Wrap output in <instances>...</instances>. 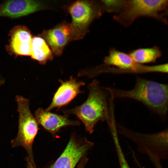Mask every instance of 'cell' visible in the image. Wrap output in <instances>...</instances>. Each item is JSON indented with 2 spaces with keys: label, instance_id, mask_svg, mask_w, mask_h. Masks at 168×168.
Masks as SVG:
<instances>
[{
  "label": "cell",
  "instance_id": "cell-1",
  "mask_svg": "<svg viewBox=\"0 0 168 168\" xmlns=\"http://www.w3.org/2000/svg\"><path fill=\"white\" fill-rule=\"evenodd\" d=\"M112 97L138 100L163 118L166 117L168 100V85L138 77L133 88L124 90L106 87Z\"/></svg>",
  "mask_w": 168,
  "mask_h": 168
},
{
  "label": "cell",
  "instance_id": "cell-2",
  "mask_svg": "<svg viewBox=\"0 0 168 168\" xmlns=\"http://www.w3.org/2000/svg\"><path fill=\"white\" fill-rule=\"evenodd\" d=\"M88 97L81 105L74 108L63 110L68 115L76 116L84 124L86 129L92 133L96 124L99 121L111 119L107 100L109 93L105 87H102L96 79L93 80L87 87Z\"/></svg>",
  "mask_w": 168,
  "mask_h": 168
},
{
  "label": "cell",
  "instance_id": "cell-3",
  "mask_svg": "<svg viewBox=\"0 0 168 168\" xmlns=\"http://www.w3.org/2000/svg\"><path fill=\"white\" fill-rule=\"evenodd\" d=\"M168 4V0H125L123 8L113 19L126 27L141 17L154 18L166 24Z\"/></svg>",
  "mask_w": 168,
  "mask_h": 168
},
{
  "label": "cell",
  "instance_id": "cell-4",
  "mask_svg": "<svg viewBox=\"0 0 168 168\" xmlns=\"http://www.w3.org/2000/svg\"><path fill=\"white\" fill-rule=\"evenodd\" d=\"M117 132L135 142L139 152L147 154L152 159L158 161L166 159L168 154V130L153 134L133 132L117 125Z\"/></svg>",
  "mask_w": 168,
  "mask_h": 168
},
{
  "label": "cell",
  "instance_id": "cell-5",
  "mask_svg": "<svg viewBox=\"0 0 168 168\" xmlns=\"http://www.w3.org/2000/svg\"><path fill=\"white\" fill-rule=\"evenodd\" d=\"M68 10L71 16L72 40L82 39L91 23L105 11L100 1L78 0L71 3Z\"/></svg>",
  "mask_w": 168,
  "mask_h": 168
},
{
  "label": "cell",
  "instance_id": "cell-6",
  "mask_svg": "<svg viewBox=\"0 0 168 168\" xmlns=\"http://www.w3.org/2000/svg\"><path fill=\"white\" fill-rule=\"evenodd\" d=\"M15 98L19 115L18 131L12 144L13 147H23L28 152L29 159L34 161L32 147L39 130L38 124L30 110L29 100L19 95Z\"/></svg>",
  "mask_w": 168,
  "mask_h": 168
},
{
  "label": "cell",
  "instance_id": "cell-7",
  "mask_svg": "<svg viewBox=\"0 0 168 168\" xmlns=\"http://www.w3.org/2000/svg\"><path fill=\"white\" fill-rule=\"evenodd\" d=\"M105 65L114 66L121 70L130 71L133 72H164L163 64L148 66L140 64L134 61L130 55L124 52L112 48L104 59Z\"/></svg>",
  "mask_w": 168,
  "mask_h": 168
},
{
  "label": "cell",
  "instance_id": "cell-8",
  "mask_svg": "<svg viewBox=\"0 0 168 168\" xmlns=\"http://www.w3.org/2000/svg\"><path fill=\"white\" fill-rule=\"evenodd\" d=\"M39 35L44 40L53 54L60 56L67 45L72 40L70 23L62 22L50 29L44 30Z\"/></svg>",
  "mask_w": 168,
  "mask_h": 168
},
{
  "label": "cell",
  "instance_id": "cell-9",
  "mask_svg": "<svg viewBox=\"0 0 168 168\" xmlns=\"http://www.w3.org/2000/svg\"><path fill=\"white\" fill-rule=\"evenodd\" d=\"M9 36L6 49L10 55L16 57L30 56L33 36L27 27L21 25L15 26L9 31Z\"/></svg>",
  "mask_w": 168,
  "mask_h": 168
},
{
  "label": "cell",
  "instance_id": "cell-10",
  "mask_svg": "<svg viewBox=\"0 0 168 168\" xmlns=\"http://www.w3.org/2000/svg\"><path fill=\"white\" fill-rule=\"evenodd\" d=\"M92 144L86 140L79 141L72 138L63 152L50 168H74Z\"/></svg>",
  "mask_w": 168,
  "mask_h": 168
},
{
  "label": "cell",
  "instance_id": "cell-11",
  "mask_svg": "<svg viewBox=\"0 0 168 168\" xmlns=\"http://www.w3.org/2000/svg\"><path fill=\"white\" fill-rule=\"evenodd\" d=\"M46 8L44 3L41 1H6L0 4V16L16 18L29 15Z\"/></svg>",
  "mask_w": 168,
  "mask_h": 168
},
{
  "label": "cell",
  "instance_id": "cell-12",
  "mask_svg": "<svg viewBox=\"0 0 168 168\" xmlns=\"http://www.w3.org/2000/svg\"><path fill=\"white\" fill-rule=\"evenodd\" d=\"M59 81L60 86L54 94L51 104L45 109L47 111H51L54 109L59 108L69 104L82 92L81 87L85 84L83 82L78 81L72 76L69 80Z\"/></svg>",
  "mask_w": 168,
  "mask_h": 168
},
{
  "label": "cell",
  "instance_id": "cell-13",
  "mask_svg": "<svg viewBox=\"0 0 168 168\" xmlns=\"http://www.w3.org/2000/svg\"><path fill=\"white\" fill-rule=\"evenodd\" d=\"M34 116L38 124L53 134L63 127L80 124L77 121L69 119L68 115L53 113L41 108L36 110Z\"/></svg>",
  "mask_w": 168,
  "mask_h": 168
},
{
  "label": "cell",
  "instance_id": "cell-14",
  "mask_svg": "<svg viewBox=\"0 0 168 168\" xmlns=\"http://www.w3.org/2000/svg\"><path fill=\"white\" fill-rule=\"evenodd\" d=\"M53 54L49 46L42 37L39 36L33 37L31 45L30 56L31 59L44 65L53 58Z\"/></svg>",
  "mask_w": 168,
  "mask_h": 168
},
{
  "label": "cell",
  "instance_id": "cell-15",
  "mask_svg": "<svg viewBox=\"0 0 168 168\" xmlns=\"http://www.w3.org/2000/svg\"><path fill=\"white\" fill-rule=\"evenodd\" d=\"M129 54L137 63L140 64L154 63L162 55L160 49L154 46L141 48L131 51Z\"/></svg>",
  "mask_w": 168,
  "mask_h": 168
},
{
  "label": "cell",
  "instance_id": "cell-16",
  "mask_svg": "<svg viewBox=\"0 0 168 168\" xmlns=\"http://www.w3.org/2000/svg\"><path fill=\"white\" fill-rule=\"evenodd\" d=\"M125 0H107L100 1L104 10L108 12L117 13L123 8Z\"/></svg>",
  "mask_w": 168,
  "mask_h": 168
},
{
  "label": "cell",
  "instance_id": "cell-17",
  "mask_svg": "<svg viewBox=\"0 0 168 168\" xmlns=\"http://www.w3.org/2000/svg\"><path fill=\"white\" fill-rule=\"evenodd\" d=\"M113 140L116 151L120 168H130L122 150L119 138H115Z\"/></svg>",
  "mask_w": 168,
  "mask_h": 168
},
{
  "label": "cell",
  "instance_id": "cell-18",
  "mask_svg": "<svg viewBox=\"0 0 168 168\" xmlns=\"http://www.w3.org/2000/svg\"><path fill=\"white\" fill-rule=\"evenodd\" d=\"M87 161L88 159L86 157H83V156L82 158V160L79 163L77 168H84Z\"/></svg>",
  "mask_w": 168,
  "mask_h": 168
},
{
  "label": "cell",
  "instance_id": "cell-19",
  "mask_svg": "<svg viewBox=\"0 0 168 168\" xmlns=\"http://www.w3.org/2000/svg\"><path fill=\"white\" fill-rule=\"evenodd\" d=\"M27 168H36L34 161H30L28 158L27 159Z\"/></svg>",
  "mask_w": 168,
  "mask_h": 168
},
{
  "label": "cell",
  "instance_id": "cell-20",
  "mask_svg": "<svg viewBox=\"0 0 168 168\" xmlns=\"http://www.w3.org/2000/svg\"><path fill=\"white\" fill-rule=\"evenodd\" d=\"M4 82V80L2 79L1 77H0V86Z\"/></svg>",
  "mask_w": 168,
  "mask_h": 168
}]
</instances>
